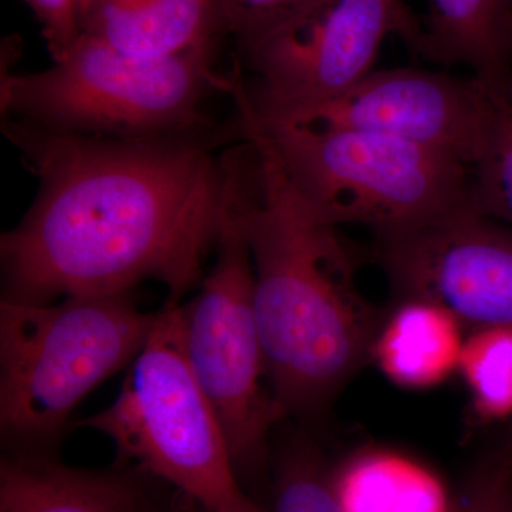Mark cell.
Masks as SVG:
<instances>
[{"instance_id":"cell-1","label":"cell","mask_w":512,"mask_h":512,"mask_svg":"<svg viewBox=\"0 0 512 512\" xmlns=\"http://www.w3.org/2000/svg\"><path fill=\"white\" fill-rule=\"evenodd\" d=\"M39 180L32 207L0 239L9 301L128 293L153 279L180 302L217 247L228 131L205 136H83L2 116Z\"/></svg>"},{"instance_id":"cell-2","label":"cell","mask_w":512,"mask_h":512,"mask_svg":"<svg viewBox=\"0 0 512 512\" xmlns=\"http://www.w3.org/2000/svg\"><path fill=\"white\" fill-rule=\"evenodd\" d=\"M262 184L247 215L254 305L269 380L286 416L315 419L370 362L384 313L356 284L355 251L319 220L258 140Z\"/></svg>"},{"instance_id":"cell-3","label":"cell","mask_w":512,"mask_h":512,"mask_svg":"<svg viewBox=\"0 0 512 512\" xmlns=\"http://www.w3.org/2000/svg\"><path fill=\"white\" fill-rule=\"evenodd\" d=\"M224 197L217 256L200 292L183 311L185 355L217 414L239 484L251 487L268 464L269 433L285 419L276 400L254 305V264L247 215L261 187L252 151L222 156Z\"/></svg>"},{"instance_id":"cell-4","label":"cell","mask_w":512,"mask_h":512,"mask_svg":"<svg viewBox=\"0 0 512 512\" xmlns=\"http://www.w3.org/2000/svg\"><path fill=\"white\" fill-rule=\"evenodd\" d=\"M229 96L238 140H258L319 220L365 225L379 237L470 208L473 168L446 154L362 131L266 123L249 109L238 79Z\"/></svg>"},{"instance_id":"cell-5","label":"cell","mask_w":512,"mask_h":512,"mask_svg":"<svg viewBox=\"0 0 512 512\" xmlns=\"http://www.w3.org/2000/svg\"><path fill=\"white\" fill-rule=\"evenodd\" d=\"M231 73L214 69V46L163 60L136 59L82 33L42 72H2L0 110L12 117L83 136L147 138L215 134L204 104L231 92Z\"/></svg>"},{"instance_id":"cell-6","label":"cell","mask_w":512,"mask_h":512,"mask_svg":"<svg viewBox=\"0 0 512 512\" xmlns=\"http://www.w3.org/2000/svg\"><path fill=\"white\" fill-rule=\"evenodd\" d=\"M157 313L130 292L0 303V429L10 453H43L84 397L133 362Z\"/></svg>"},{"instance_id":"cell-7","label":"cell","mask_w":512,"mask_h":512,"mask_svg":"<svg viewBox=\"0 0 512 512\" xmlns=\"http://www.w3.org/2000/svg\"><path fill=\"white\" fill-rule=\"evenodd\" d=\"M79 427L113 441L119 463L140 468L210 512H262L239 484L217 414L185 355L183 311L168 301L119 396Z\"/></svg>"},{"instance_id":"cell-8","label":"cell","mask_w":512,"mask_h":512,"mask_svg":"<svg viewBox=\"0 0 512 512\" xmlns=\"http://www.w3.org/2000/svg\"><path fill=\"white\" fill-rule=\"evenodd\" d=\"M423 22L404 0H309L239 43L242 93L256 116L328 100L375 70L389 36L413 50Z\"/></svg>"},{"instance_id":"cell-9","label":"cell","mask_w":512,"mask_h":512,"mask_svg":"<svg viewBox=\"0 0 512 512\" xmlns=\"http://www.w3.org/2000/svg\"><path fill=\"white\" fill-rule=\"evenodd\" d=\"M500 100L474 76L390 69L373 70L355 86L319 103L269 116L251 111L266 123L409 141L474 168L487 148Z\"/></svg>"},{"instance_id":"cell-10","label":"cell","mask_w":512,"mask_h":512,"mask_svg":"<svg viewBox=\"0 0 512 512\" xmlns=\"http://www.w3.org/2000/svg\"><path fill=\"white\" fill-rule=\"evenodd\" d=\"M394 296L443 306L468 330L512 323V228L470 208L379 235Z\"/></svg>"},{"instance_id":"cell-11","label":"cell","mask_w":512,"mask_h":512,"mask_svg":"<svg viewBox=\"0 0 512 512\" xmlns=\"http://www.w3.org/2000/svg\"><path fill=\"white\" fill-rule=\"evenodd\" d=\"M140 468L83 470L50 456L9 453L0 464V512H173Z\"/></svg>"},{"instance_id":"cell-12","label":"cell","mask_w":512,"mask_h":512,"mask_svg":"<svg viewBox=\"0 0 512 512\" xmlns=\"http://www.w3.org/2000/svg\"><path fill=\"white\" fill-rule=\"evenodd\" d=\"M82 33L123 55L163 60L214 46L227 29L214 0H99Z\"/></svg>"},{"instance_id":"cell-13","label":"cell","mask_w":512,"mask_h":512,"mask_svg":"<svg viewBox=\"0 0 512 512\" xmlns=\"http://www.w3.org/2000/svg\"><path fill=\"white\" fill-rule=\"evenodd\" d=\"M429 15L414 52L434 63L463 64L512 104V0H427Z\"/></svg>"},{"instance_id":"cell-14","label":"cell","mask_w":512,"mask_h":512,"mask_svg":"<svg viewBox=\"0 0 512 512\" xmlns=\"http://www.w3.org/2000/svg\"><path fill=\"white\" fill-rule=\"evenodd\" d=\"M467 328L437 303L396 299L384 313L370 362L390 382L410 390H429L457 375Z\"/></svg>"},{"instance_id":"cell-15","label":"cell","mask_w":512,"mask_h":512,"mask_svg":"<svg viewBox=\"0 0 512 512\" xmlns=\"http://www.w3.org/2000/svg\"><path fill=\"white\" fill-rule=\"evenodd\" d=\"M343 512H450L443 484L409 458L367 451L333 470Z\"/></svg>"},{"instance_id":"cell-16","label":"cell","mask_w":512,"mask_h":512,"mask_svg":"<svg viewBox=\"0 0 512 512\" xmlns=\"http://www.w3.org/2000/svg\"><path fill=\"white\" fill-rule=\"evenodd\" d=\"M457 375L480 423L512 421V323L468 330Z\"/></svg>"},{"instance_id":"cell-17","label":"cell","mask_w":512,"mask_h":512,"mask_svg":"<svg viewBox=\"0 0 512 512\" xmlns=\"http://www.w3.org/2000/svg\"><path fill=\"white\" fill-rule=\"evenodd\" d=\"M274 470L275 512H343L333 470L311 441L296 437L278 451Z\"/></svg>"},{"instance_id":"cell-18","label":"cell","mask_w":512,"mask_h":512,"mask_svg":"<svg viewBox=\"0 0 512 512\" xmlns=\"http://www.w3.org/2000/svg\"><path fill=\"white\" fill-rule=\"evenodd\" d=\"M470 210L512 228V104L500 100L483 157L473 168Z\"/></svg>"},{"instance_id":"cell-19","label":"cell","mask_w":512,"mask_h":512,"mask_svg":"<svg viewBox=\"0 0 512 512\" xmlns=\"http://www.w3.org/2000/svg\"><path fill=\"white\" fill-rule=\"evenodd\" d=\"M450 512H512V458L491 448L468 471Z\"/></svg>"},{"instance_id":"cell-20","label":"cell","mask_w":512,"mask_h":512,"mask_svg":"<svg viewBox=\"0 0 512 512\" xmlns=\"http://www.w3.org/2000/svg\"><path fill=\"white\" fill-rule=\"evenodd\" d=\"M237 45L281 22L309 0H214Z\"/></svg>"},{"instance_id":"cell-21","label":"cell","mask_w":512,"mask_h":512,"mask_svg":"<svg viewBox=\"0 0 512 512\" xmlns=\"http://www.w3.org/2000/svg\"><path fill=\"white\" fill-rule=\"evenodd\" d=\"M43 25V35L52 53L59 59L82 35L80 0H25Z\"/></svg>"},{"instance_id":"cell-22","label":"cell","mask_w":512,"mask_h":512,"mask_svg":"<svg viewBox=\"0 0 512 512\" xmlns=\"http://www.w3.org/2000/svg\"><path fill=\"white\" fill-rule=\"evenodd\" d=\"M498 450L503 451L508 457L512 458V421L508 423V429L505 431L504 436L498 441Z\"/></svg>"},{"instance_id":"cell-23","label":"cell","mask_w":512,"mask_h":512,"mask_svg":"<svg viewBox=\"0 0 512 512\" xmlns=\"http://www.w3.org/2000/svg\"><path fill=\"white\" fill-rule=\"evenodd\" d=\"M99 2V0H80V22H82V16L87 12L94 3Z\"/></svg>"},{"instance_id":"cell-24","label":"cell","mask_w":512,"mask_h":512,"mask_svg":"<svg viewBox=\"0 0 512 512\" xmlns=\"http://www.w3.org/2000/svg\"><path fill=\"white\" fill-rule=\"evenodd\" d=\"M202 512H210V511L204 510V511H202Z\"/></svg>"}]
</instances>
